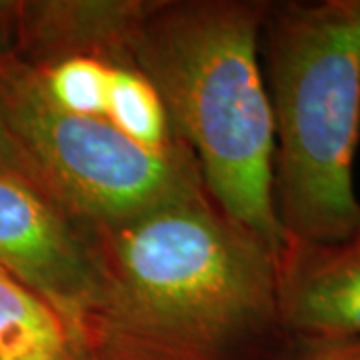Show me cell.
<instances>
[{
	"mask_svg": "<svg viewBox=\"0 0 360 360\" xmlns=\"http://www.w3.org/2000/svg\"><path fill=\"white\" fill-rule=\"evenodd\" d=\"M96 292L72 342L104 360H264L286 333L281 252L196 196L92 224Z\"/></svg>",
	"mask_w": 360,
	"mask_h": 360,
	"instance_id": "cell-1",
	"label": "cell"
},
{
	"mask_svg": "<svg viewBox=\"0 0 360 360\" xmlns=\"http://www.w3.org/2000/svg\"><path fill=\"white\" fill-rule=\"evenodd\" d=\"M266 0H142L127 68L158 92L212 202L274 250V124L260 66Z\"/></svg>",
	"mask_w": 360,
	"mask_h": 360,
	"instance_id": "cell-2",
	"label": "cell"
},
{
	"mask_svg": "<svg viewBox=\"0 0 360 360\" xmlns=\"http://www.w3.org/2000/svg\"><path fill=\"white\" fill-rule=\"evenodd\" d=\"M260 56L274 124L272 200L284 243H330L359 219L360 0L269 2Z\"/></svg>",
	"mask_w": 360,
	"mask_h": 360,
	"instance_id": "cell-3",
	"label": "cell"
},
{
	"mask_svg": "<svg viewBox=\"0 0 360 360\" xmlns=\"http://www.w3.org/2000/svg\"><path fill=\"white\" fill-rule=\"evenodd\" d=\"M0 103L40 191L84 222H120L208 194L188 146L153 150L106 118L56 106L39 72L4 49Z\"/></svg>",
	"mask_w": 360,
	"mask_h": 360,
	"instance_id": "cell-4",
	"label": "cell"
},
{
	"mask_svg": "<svg viewBox=\"0 0 360 360\" xmlns=\"http://www.w3.org/2000/svg\"><path fill=\"white\" fill-rule=\"evenodd\" d=\"M0 269L42 296L72 338L96 292L92 222L70 214L30 180L0 172Z\"/></svg>",
	"mask_w": 360,
	"mask_h": 360,
	"instance_id": "cell-5",
	"label": "cell"
},
{
	"mask_svg": "<svg viewBox=\"0 0 360 360\" xmlns=\"http://www.w3.org/2000/svg\"><path fill=\"white\" fill-rule=\"evenodd\" d=\"M278 304L286 335L360 338V212L338 240L284 243Z\"/></svg>",
	"mask_w": 360,
	"mask_h": 360,
	"instance_id": "cell-6",
	"label": "cell"
},
{
	"mask_svg": "<svg viewBox=\"0 0 360 360\" xmlns=\"http://www.w3.org/2000/svg\"><path fill=\"white\" fill-rule=\"evenodd\" d=\"M70 340L65 319L30 286L0 269V360H51Z\"/></svg>",
	"mask_w": 360,
	"mask_h": 360,
	"instance_id": "cell-7",
	"label": "cell"
},
{
	"mask_svg": "<svg viewBox=\"0 0 360 360\" xmlns=\"http://www.w3.org/2000/svg\"><path fill=\"white\" fill-rule=\"evenodd\" d=\"M106 120L124 136L153 150L186 146L172 127L156 89L134 68L112 66Z\"/></svg>",
	"mask_w": 360,
	"mask_h": 360,
	"instance_id": "cell-8",
	"label": "cell"
},
{
	"mask_svg": "<svg viewBox=\"0 0 360 360\" xmlns=\"http://www.w3.org/2000/svg\"><path fill=\"white\" fill-rule=\"evenodd\" d=\"M34 70L39 72L44 92L56 106L75 115L106 118L112 65L98 58L77 56Z\"/></svg>",
	"mask_w": 360,
	"mask_h": 360,
	"instance_id": "cell-9",
	"label": "cell"
},
{
	"mask_svg": "<svg viewBox=\"0 0 360 360\" xmlns=\"http://www.w3.org/2000/svg\"><path fill=\"white\" fill-rule=\"evenodd\" d=\"M264 360H360V338H319L286 335Z\"/></svg>",
	"mask_w": 360,
	"mask_h": 360,
	"instance_id": "cell-10",
	"label": "cell"
},
{
	"mask_svg": "<svg viewBox=\"0 0 360 360\" xmlns=\"http://www.w3.org/2000/svg\"><path fill=\"white\" fill-rule=\"evenodd\" d=\"M0 172H11V174H16V176H22V179L30 180L34 186H39L34 182L32 170L28 167L20 146L16 144L13 132L8 129L6 116H4V110H2V103H0Z\"/></svg>",
	"mask_w": 360,
	"mask_h": 360,
	"instance_id": "cell-11",
	"label": "cell"
},
{
	"mask_svg": "<svg viewBox=\"0 0 360 360\" xmlns=\"http://www.w3.org/2000/svg\"><path fill=\"white\" fill-rule=\"evenodd\" d=\"M75 345V360H104V359H98V356H94V354H90L86 352L82 347H78L77 342H72Z\"/></svg>",
	"mask_w": 360,
	"mask_h": 360,
	"instance_id": "cell-12",
	"label": "cell"
},
{
	"mask_svg": "<svg viewBox=\"0 0 360 360\" xmlns=\"http://www.w3.org/2000/svg\"><path fill=\"white\" fill-rule=\"evenodd\" d=\"M51 360H75V345H72V340H70V347L66 348L63 354H58V356H54Z\"/></svg>",
	"mask_w": 360,
	"mask_h": 360,
	"instance_id": "cell-13",
	"label": "cell"
}]
</instances>
